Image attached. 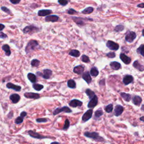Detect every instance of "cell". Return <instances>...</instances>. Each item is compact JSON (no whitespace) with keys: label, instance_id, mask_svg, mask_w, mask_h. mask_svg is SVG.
<instances>
[{"label":"cell","instance_id":"cell-1","mask_svg":"<svg viewBox=\"0 0 144 144\" xmlns=\"http://www.w3.org/2000/svg\"><path fill=\"white\" fill-rule=\"evenodd\" d=\"M38 46V42L36 40H30L25 47V52L27 54L33 51Z\"/></svg>","mask_w":144,"mask_h":144},{"label":"cell","instance_id":"cell-2","mask_svg":"<svg viewBox=\"0 0 144 144\" xmlns=\"http://www.w3.org/2000/svg\"><path fill=\"white\" fill-rule=\"evenodd\" d=\"M71 18L72 20L77 25L80 26H83L86 24V22L87 21H93V19L86 18V17H72Z\"/></svg>","mask_w":144,"mask_h":144},{"label":"cell","instance_id":"cell-3","mask_svg":"<svg viewBox=\"0 0 144 144\" xmlns=\"http://www.w3.org/2000/svg\"><path fill=\"white\" fill-rule=\"evenodd\" d=\"M39 30H40V29H39L38 27H35V25H29L25 27L23 29V33L25 34H33L34 33H35V32H38Z\"/></svg>","mask_w":144,"mask_h":144},{"label":"cell","instance_id":"cell-4","mask_svg":"<svg viewBox=\"0 0 144 144\" xmlns=\"http://www.w3.org/2000/svg\"><path fill=\"white\" fill-rule=\"evenodd\" d=\"M137 35L135 32L128 31L126 35L125 40L128 43L133 42L134 40L136 38Z\"/></svg>","mask_w":144,"mask_h":144},{"label":"cell","instance_id":"cell-5","mask_svg":"<svg viewBox=\"0 0 144 144\" xmlns=\"http://www.w3.org/2000/svg\"><path fill=\"white\" fill-rule=\"evenodd\" d=\"M106 46L110 50H113V51H116L119 49V45L117 43L113 42L110 40H109L106 43Z\"/></svg>","mask_w":144,"mask_h":144},{"label":"cell","instance_id":"cell-6","mask_svg":"<svg viewBox=\"0 0 144 144\" xmlns=\"http://www.w3.org/2000/svg\"><path fill=\"white\" fill-rule=\"evenodd\" d=\"M84 135H85V136L89 137V138H93L96 140H99L98 139H100V141L103 140V138H101V137L99 136V135H98V133H97V132H85Z\"/></svg>","mask_w":144,"mask_h":144},{"label":"cell","instance_id":"cell-7","mask_svg":"<svg viewBox=\"0 0 144 144\" xmlns=\"http://www.w3.org/2000/svg\"><path fill=\"white\" fill-rule=\"evenodd\" d=\"M93 110L92 109H89L88 110H87L85 114H83V116H82V121L83 122H86L87 121H88L90 118H91L92 116Z\"/></svg>","mask_w":144,"mask_h":144},{"label":"cell","instance_id":"cell-8","mask_svg":"<svg viewBox=\"0 0 144 144\" xmlns=\"http://www.w3.org/2000/svg\"><path fill=\"white\" fill-rule=\"evenodd\" d=\"M63 111L66 113H71L72 112V110L68 107H67V106H64V107L61 108H57V109L55 110L54 113H53V114L57 115L59 113L63 112Z\"/></svg>","mask_w":144,"mask_h":144},{"label":"cell","instance_id":"cell-9","mask_svg":"<svg viewBox=\"0 0 144 144\" xmlns=\"http://www.w3.org/2000/svg\"><path fill=\"white\" fill-rule=\"evenodd\" d=\"M98 98L97 97L96 95L93 97V98H92L91 99L90 101L89 102V103L88 104V108H95V106H96V105L98 104Z\"/></svg>","mask_w":144,"mask_h":144},{"label":"cell","instance_id":"cell-10","mask_svg":"<svg viewBox=\"0 0 144 144\" xmlns=\"http://www.w3.org/2000/svg\"><path fill=\"white\" fill-rule=\"evenodd\" d=\"M59 17L57 15H48L45 17V21L46 22H56L59 20Z\"/></svg>","mask_w":144,"mask_h":144},{"label":"cell","instance_id":"cell-11","mask_svg":"<svg viewBox=\"0 0 144 144\" xmlns=\"http://www.w3.org/2000/svg\"><path fill=\"white\" fill-rule=\"evenodd\" d=\"M120 59L125 64H129L131 62V59L123 53L120 55Z\"/></svg>","mask_w":144,"mask_h":144},{"label":"cell","instance_id":"cell-12","mask_svg":"<svg viewBox=\"0 0 144 144\" xmlns=\"http://www.w3.org/2000/svg\"><path fill=\"white\" fill-rule=\"evenodd\" d=\"M124 108L122 106L119 105H118L115 106V110H114V114L116 116H118L122 114V113L123 112Z\"/></svg>","mask_w":144,"mask_h":144},{"label":"cell","instance_id":"cell-13","mask_svg":"<svg viewBox=\"0 0 144 144\" xmlns=\"http://www.w3.org/2000/svg\"><path fill=\"white\" fill-rule=\"evenodd\" d=\"M82 104H83L82 103V102L80 101V100L74 99V100H72V101L69 103V105L72 106L73 108H76V107H78V106H82Z\"/></svg>","mask_w":144,"mask_h":144},{"label":"cell","instance_id":"cell-14","mask_svg":"<svg viewBox=\"0 0 144 144\" xmlns=\"http://www.w3.org/2000/svg\"><path fill=\"white\" fill-rule=\"evenodd\" d=\"M84 69H85V68L83 66L78 65L74 68L73 72L76 74H79V75H81V74L83 73Z\"/></svg>","mask_w":144,"mask_h":144},{"label":"cell","instance_id":"cell-15","mask_svg":"<svg viewBox=\"0 0 144 144\" xmlns=\"http://www.w3.org/2000/svg\"><path fill=\"white\" fill-rule=\"evenodd\" d=\"M52 11L50 10H40L38 12V15L40 17H45V16L49 15L50 14H52Z\"/></svg>","mask_w":144,"mask_h":144},{"label":"cell","instance_id":"cell-16","mask_svg":"<svg viewBox=\"0 0 144 144\" xmlns=\"http://www.w3.org/2000/svg\"><path fill=\"white\" fill-rule=\"evenodd\" d=\"M133 78L132 76L127 75H126L125 77L123 78V82L125 85H128V84L131 83V82H133Z\"/></svg>","mask_w":144,"mask_h":144},{"label":"cell","instance_id":"cell-17","mask_svg":"<svg viewBox=\"0 0 144 144\" xmlns=\"http://www.w3.org/2000/svg\"><path fill=\"white\" fill-rule=\"evenodd\" d=\"M82 78H83L87 83H90L92 81L90 74L88 72H86L82 74Z\"/></svg>","mask_w":144,"mask_h":144},{"label":"cell","instance_id":"cell-18","mask_svg":"<svg viewBox=\"0 0 144 144\" xmlns=\"http://www.w3.org/2000/svg\"><path fill=\"white\" fill-rule=\"evenodd\" d=\"M24 96L28 98H40V95L37 93L32 92H26L24 94Z\"/></svg>","mask_w":144,"mask_h":144},{"label":"cell","instance_id":"cell-19","mask_svg":"<svg viewBox=\"0 0 144 144\" xmlns=\"http://www.w3.org/2000/svg\"><path fill=\"white\" fill-rule=\"evenodd\" d=\"M110 65L111 69H113V70H119L121 67V65L120 63L116 62V61H113V62L110 63Z\"/></svg>","mask_w":144,"mask_h":144},{"label":"cell","instance_id":"cell-20","mask_svg":"<svg viewBox=\"0 0 144 144\" xmlns=\"http://www.w3.org/2000/svg\"><path fill=\"white\" fill-rule=\"evenodd\" d=\"M10 100L12 101L13 103L16 104L19 101V100L20 99V97L17 94H13L11 95L10 97Z\"/></svg>","mask_w":144,"mask_h":144},{"label":"cell","instance_id":"cell-21","mask_svg":"<svg viewBox=\"0 0 144 144\" xmlns=\"http://www.w3.org/2000/svg\"><path fill=\"white\" fill-rule=\"evenodd\" d=\"M6 86H7L8 88L12 89V90L17 91H20L21 90L20 86H18L13 85V84L11 83H8L7 84V85H6Z\"/></svg>","mask_w":144,"mask_h":144},{"label":"cell","instance_id":"cell-22","mask_svg":"<svg viewBox=\"0 0 144 144\" xmlns=\"http://www.w3.org/2000/svg\"><path fill=\"white\" fill-rule=\"evenodd\" d=\"M52 75V71L50 69H45L43 70V74H42L43 78H44L45 79H49L50 77H51Z\"/></svg>","mask_w":144,"mask_h":144},{"label":"cell","instance_id":"cell-23","mask_svg":"<svg viewBox=\"0 0 144 144\" xmlns=\"http://www.w3.org/2000/svg\"><path fill=\"white\" fill-rule=\"evenodd\" d=\"M28 132H29V135L30 136L33 137H34V138H46V137L40 135L38 133H35V132H34L33 131H29Z\"/></svg>","mask_w":144,"mask_h":144},{"label":"cell","instance_id":"cell-24","mask_svg":"<svg viewBox=\"0 0 144 144\" xmlns=\"http://www.w3.org/2000/svg\"><path fill=\"white\" fill-rule=\"evenodd\" d=\"M133 66L136 69L140 70V72H142V71L144 70V67L143 65H141L137 60H136L135 62L133 63Z\"/></svg>","mask_w":144,"mask_h":144},{"label":"cell","instance_id":"cell-25","mask_svg":"<svg viewBox=\"0 0 144 144\" xmlns=\"http://www.w3.org/2000/svg\"><path fill=\"white\" fill-rule=\"evenodd\" d=\"M132 102L136 105H140L142 102V98L138 96H135L132 99Z\"/></svg>","mask_w":144,"mask_h":144},{"label":"cell","instance_id":"cell-26","mask_svg":"<svg viewBox=\"0 0 144 144\" xmlns=\"http://www.w3.org/2000/svg\"><path fill=\"white\" fill-rule=\"evenodd\" d=\"M2 50L5 52V54L6 56H10L11 55V51L10 47L8 45H4L2 47Z\"/></svg>","mask_w":144,"mask_h":144},{"label":"cell","instance_id":"cell-27","mask_svg":"<svg viewBox=\"0 0 144 144\" xmlns=\"http://www.w3.org/2000/svg\"><path fill=\"white\" fill-rule=\"evenodd\" d=\"M69 54L73 57L78 58L80 55V52L77 50H72L69 52Z\"/></svg>","mask_w":144,"mask_h":144},{"label":"cell","instance_id":"cell-28","mask_svg":"<svg viewBox=\"0 0 144 144\" xmlns=\"http://www.w3.org/2000/svg\"><path fill=\"white\" fill-rule=\"evenodd\" d=\"M28 78L30 82L32 83H35L37 81V78L35 74L33 73H28Z\"/></svg>","mask_w":144,"mask_h":144},{"label":"cell","instance_id":"cell-29","mask_svg":"<svg viewBox=\"0 0 144 144\" xmlns=\"http://www.w3.org/2000/svg\"><path fill=\"white\" fill-rule=\"evenodd\" d=\"M121 96L122 97V98L125 100L126 101H129L131 99V96L129 94H128V93H126L124 92H122L121 93Z\"/></svg>","mask_w":144,"mask_h":144},{"label":"cell","instance_id":"cell-30","mask_svg":"<svg viewBox=\"0 0 144 144\" xmlns=\"http://www.w3.org/2000/svg\"><path fill=\"white\" fill-rule=\"evenodd\" d=\"M93 10H94V9L92 7H88L83 10L82 11V13L83 14H90L93 12Z\"/></svg>","mask_w":144,"mask_h":144},{"label":"cell","instance_id":"cell-31","mask_svg":"<svg viewBox=\"0 0 144 144\" xmlns=\"http://www.w3.org/2000/svg\"><path fill=\"white\" fill-rule=\"evenodd\" d=\"M98 70L96 67H93L91 69L90 71V75H91L93 77H96L98 74Z\"/></svg>","mask_w":144,"mask_h":144},{"label":"cell","instance_id":"cell-32","mask_svg":"<svg viewBox=\"0 0 144 144\" xmlns=\"http://www.w3.org/2000/svg\"><path fill=\"white\" fill-rule=\"evenodd\" d=\"M86 95L89 97V98H90V99H91L92 98H93V97L96 95L92 91L90 90V89H87V90H86Z\"/></svg>","mask_w":144,"mask_h":144},{"label":"cell","instance_id":"cell-33","mask_svg":"<svg viewBox=\"0 0 144 144\" xmlns=\"http://www.w3.org/2000/svg\"><path fill=\"white\" fill-rule=\"evenodd\" d=\"M137 52L144 57V44L140 45V46L137 49Z\"/></svg>","mask_w":144,"mask_h":144},{"label":"cell","instance_id":"cell-34","mask_svg":"<svg viewBox=\"0 0 144 144\" xmlns=\"http://www.w3.org/2000/svg\"><path fill=\"white\" fill-rule=\"evenodd\" d=\"M68 86L69 88H75L76 87V83L75 81L73 80H70L68 81Z\"/></svg>","mask_w":144,"mask_h":144},{"label":"cell","instance_id":"cell-35","mask_svg":"<svg viewBox=\"0 0 144 144\" xmlns=\"http://www.w3.org/2000/svg\"><path fill=\"white\" fill-rule=\"evenodd\" d=\"M124 29V26L120 24V25H116V27L114 28V30L116 32H122Z\"/></svg>","mask_w":144,"mask_h":144},{"label":"cell","instance_id":"cell-36","mask_svg":"<svg viewBox=\"0 0 144 144\" xmlns=\"http://www.w3.org/2000/svg\"><path fill=\"white\" fill-rule=\"evenodd\" d=\"M33 87L34 89L37 91H40L43 88V86L40 85V84L37 83H34L33 85Z\"/></svg>","mask_w":144,"mask_h":144},{"label":"cell","instance_id":"cell-37","mask_svg":"<svg viewBox=\"0 0 144 144\" xmlns=\"http://www.w3.org/2000/svg\"><path fill=\"white\" fill-rule=\"evenodd\" d=\"M113 110V106L112 104H109L108 106H106L105 108V110L106 111V112L107 113H111L112 112Z\"/></svg>","mask_w":144,"mask_h":144},{"label":"cell","instance_id":"cell-38","mask_svg":"<svg viewBox=\"0 0 144 144\" xmlns=\"http://www.w3.org/2000/svg\"><path fill=\"white\" fill-rule=\"evenodd\" d=\"M40 61L38 60L37 59H34L31 61V65L33 67H38V66L40 65Z\"/></svg>","mask_w":144,"mask_h":144},{"label":"cell","instance_id":"cell-39","mask_svg":"<svg viewBox=\"0 0 144 144\" xmlns=\"http://www.w3.org/2000/svg\"><path fill=\"white\" fill-rule=\"evenodd\" d=\"M104 114L102 109H98V110H97L95 113V116L96 118H100L101 115H103Z\"/></svg>","mask_w":144,"mask_h":144},{"label":"cell","instance_id":"cell-40","mask_svg":"<svg viewBox=\"0 0 144 144\" xmlns=\"http://www.w3.org/2000/svg\"><path fill=\"white\" fill-rule=\"evenodd\" d=\"M81 60H82V61H83V62L86 63H90V58H89L87 56L85 55H83L82 56Z\"/></svg>","mask_w":144,"mask_h":144},{"label":"cell","instance_id":"cell-41","mask_svg":"<svg viewBox=\"0 0 144 144\" xmlns=\"http://www.w3.org/2000/svg\"><path fill=\"white\" fill-rule=\"evenodd\" d=\"M69 1L68 0H58V3L61 6H66L68 4Z\"/></svg>","mask_w":144,"mask_h":144},{"label":"cell","instance_id":"cell-42","mask_svg":"<svg viewBox=\"0 0 144 144\" xmlns=\"http://www.w3.org/2000/svg\"><path fill=\"white\" fill-rule=\"evenodd\" d=\"M67 13L69 14V15H74V14H77L78 12L73 9H69L67 11Z\"/></svg>","mask_w":144,"mask_h":144},{"label":"cell","instance_id":"cell-43","mask_svg":"<svg viewBox=\"0 0 144 144\" xmlns=\"http://www.w3.org/2000/svg\"><path fill=\"white\" fill-rule=\"evenodd\" d=\"M23 118H24L22 117V116H19V117L17 118L16 119L15 123L17 124L22 123L23 122Z\"/></svg>","mask_w":144,"mask_h":144},{"label":"cell","instance_id":"cell-44","mask_svg":"<svg viewBox=\"0 0 144 144\" xmlns=\"http://www.w3.org/2000/svg\"><path fill=\"white\" fill-rule=\"evenodd\" d=\"M69 126H70V123H69V120L68 119H66L64 127H63V129H64V130L65 129H67L69 127Z\"/></svg>","mask_w":144,"mask_h":144},{"label":"cell","instance_id":"cell-45","mask_svg":"<svg viewBox=\"0 0 144 144\" xmlns=\"http://www.w3.org/2000/svg\"><path fill=\"white\" fill-rule=\"evenodd\" d=\"M1 10H2L3 11H4L5 12L7 13V14H11V11L7 7H1Z\"/></svg>","mask_w":144,"mask_h":144},{"label":"cell","instance_id":"cell-46","mask_svg":"<svg viewBox=\"0 0 144 144\" xmlns=\"http://www.w3.org/2000/svg\"><path fill=\"white\" fill-rule=\"evenodd\" d=\"M106 55V56H108V57L109 58H114L115 57V56H116L114 52H110L108 53Z\"/></svg>","mask_w":144,"mask_h":144},{"label":"cell","instance_id":"cell-47","mask_svg":"<svg viewBox=\"0 0 144 144\" xmlns=\"http://www.w3.org/2000/svg\"><path fill=\"white\" fill-rule=\"evenodd\" d=\"M7 38V35L5 34L4 33H3L2 32H0V38L1 39H5Z\"/></svg>","mask_w":144,"mask_h":144},{"label":"cell","instance_id":"cell-48","mask_svg":"<svg viewBox=\"0 0 144 144\" xmlns=\"http://www.w3.org/2000/svg\"><path fill=\"white\" fill-rule=\"evenodd\" d=\"M47 119H45V118H41V119H37V122H39V123H40V122H47Z\"/></svg>","mask_w":144,"mask_h":144},{"label":"cell","instance_id":"cell-49","mask_svg":"<svg viewBox=\"0 0 144 144\" xmlns=\"http://www.w3.org/2000/svg\"><path fill=\"white\" fill-rule=\"evenodd\" d=\"M21 0H10V1L13 4H17L20 2Z\"/></svg>","mask_w":144,"mask_h":144},{"label":"cell","instance_id":"cell-50","mask_svg":"<svg viewBox=\"0 0 144 144\" xmlns=\"http://www.w3.org/2000/svg\"><path fill=\"white\" fill-rule=\"evenodd\" d=\"M137 7L140 8H144V3H141L137 5Z\"/></svg>","mask_w":144,"mask_h":144},{"label":"cell","instance_id":"cell-51","mask_svg":"<svg viewBox=\"0 0 144 144\" xmlns=\"http://www.w3.org/2000/svg\"><path fill=\"white\" fill-rule=\"evenodd\" d=\"M5 26L4 24H0V31H2V30L5 28Z\"/></svg>","mask_w":144,"mask_h":144},{"label":"cell","instance_id":"cell-52","mask_svg":"<svg viewBox=\"0 0 144 144\" xmlns=\"http://www.w3.org/2000/svg\"><path fill=\"white\" fill-rule=\"evenodd\" d=\"M26 115H27V113L24 112V111H23V112H22V113H21L20 114V116H22V117H24V116H25Z\"/></svg>","mask_w":144,"mask_h":144},{"label":"cell","instance_id":"cell-53","mask_svg":"<svg viewBox=\"0 0 144 144\" xmlns=\"http://www.w3.org/2000/svg\"><path fill=\"white\" fill-rule=\"evenodd\" d=\"M140 120L141 121H143V122H144V116H142V117L140 118Z\"/></svg>","mask_w":144,"mask_h":144},{"label":"cell","instance_id":"cell-54","mask_svg":"<svg viewBox=\"0 0 144 144\" xmlns=\"http://www.w3.org/2000/svg\"><path fill=\"white\" fill-rule=\"evenodd\" d=\"M142 36L144 37V29L142 30Z\"/></svg>","mask_w":144,"mask_h":144},{"label":"cell","instance_id":"cell-55","mask_svg":"<svg viewBox=\"0 0 144 144\" xmlns=\"http://www.w3.org/2000/svg\"><path fill=\"white\" fill-rule=\"evenodd\" d=\"M51 144H59L57 142H52Z\"/></svg>","mask_w":144,"mask_h":144},{"label":"cell","instance_id":"cell-56","mask_svg":"<svg viewBox=\"0 0 144 144\" xmlns=\"http://www.w3.org/2000/svg\"><path fill=\"white\" fill-rule=\"evenodd\" d=\"M141 110L144 111V105H143L141 106Z\"/></svg>","mask_w":144,"mask_h":144}]
</instances>
